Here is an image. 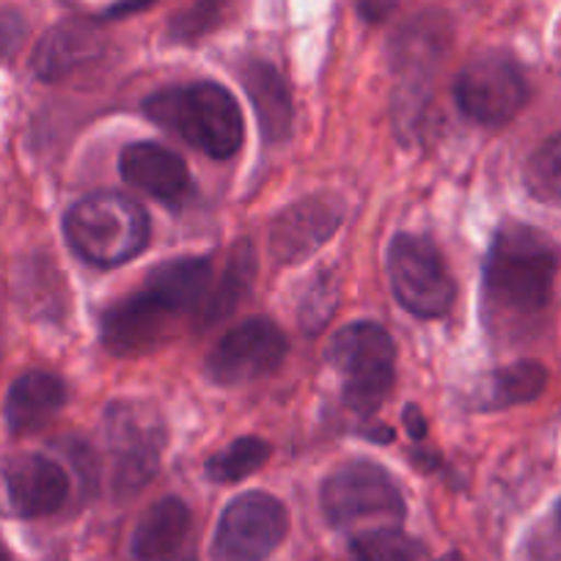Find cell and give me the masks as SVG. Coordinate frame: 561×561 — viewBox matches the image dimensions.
Returning a JSON list of instances; mask_svg holds the SVG:
<instances>
[{
  "label": "cell",
  "mask_w": 561,
  "mask_h": 561,
  "mask_svg": "<svg viewBox=\"0 0 561 561\" xmlns=\"http://www.w3.org/2000/svg\"><path fill=\"white\" fill-rule=\"evenodd\" d=\"M353 556L358 561H424V550L419 542L404 537L399 528L353 537Z\"/></svg>",
  "instance_id": "obj_24"
},
{
  "label": "cell",
  "mask_w": 561,
  "mask_h": 561,
  "mask_svg": "<svg viewBox=\"0 0 561 561\" xmlns=\"http://www.w3.org/2000/svg\"><path fill=\"white\" fill-rule=\"evenodd\" d=\"M105 50V36L94 23L67 20L47 31L34 50V72L47 83L69 78L80 67L91 64Z\"/></svg>",
  "instance_id": "obj_15"
},
{
  "label": "cell",
  "mask_w": 561,
  "mask_h": 561,
  "mask_svg": "<svg viewBox=\"0 0 561 561\" xmlns=\"http://www.w3.org/2000/svg\"><path fill=\"white\" fill-rule=\"evenodd\" d=\"M149 118L180 135L198 152L226 160L242 147V113L234 96L218 83L171 85L144 102Z\"/></svg>",
  "instance_id": "obj_2"
},
{
  "label": "cell",
  "mask_w": 561,
  "mask_h": 561,
  "mask_svg": "<svg viewBox=\"0 0 561 561\" xmlns=\"http://www.w3.org/2000/svg\"><path fill=\"white\" fill-rule=\"evenodd\" d=\"M67 404V386L53 371L31 369L12 382L3 404L7 427L12 435H28L47 427Z\"/></svg>",
  "instance_id": "obj_17"
},
{
  "label": "cell",
  "mask_w": 561,
  "mask_h": 561,
  "mask_svg": "<svg viewBox=\"0 0 561 561\" xmlns=\"http://www.w3.org/2000/svg\"><path fill=\"white\" fill-rule=\"evenodd\" d=\"M440 561H466V559H462V556H457V553H449V556H444Z\"/></svg>",
  "instance_id": "obj_30"
},
{
  "label": "cell",
  "mask_w": 561,
  "mask_h": 561,
  "mask_svg": "<svg viewBox=\"0 0 561 561\" xmlns=\"http://www.w3.org/2000/svg\"><path fill=\"white\" fill-rule=\"evenodd\" d=\"M333 306H336V293H333L331 280H317L311 293H306L304 304H300V320L306 322V328L317 331L322 322H328Z\"/></svg>",
  "instance_id": "obj_26"
},
{
  "label": "cell",
  "mask_w": 561,
  "mask_h": 561,
  "mask_svg": "<svg viewBox=\"0 0 561 561\" xmlns=\"http://www.w3.org/2000/svg\"><path fill=\"white\" fill-rule=\"evenodd\" d=\"M25 34H28V25L23 14L14 9H0V61H7L20 50Z\"/></svg>",
  "instance_id": "obj_27"
},
{
  "label": "cell",
  "mask_w": 561,
  "mask_h": 561,
  "mask_svg": "<svg viewBox=\"0 0 561 561\" xmlns=\"http://www.w3.org/2000/svg\"><path fill=\"white\" fill-rule=\"evenodd\" d=\"M526 191L542 204H561V133L548 138L537 152L528 158Z\"/></svg>",
  "instance_id": "obj_23"
},
{
  "label": "cell",
  "mask_w": 561,
  "mask_h": 561,
  "mask_svg": "<svg viewBox=\"0 0 561 561\" xmlns=\"http://www.w3.org/2000/svg\"><path fill=\"white\" fill-rule=\"evenodd\" d=\"M180 320L152 289H138L102 317V342L113 353L149 350L169 333L171 322Z\"/></svg>",
  "instance_id": "obj_13"
},
{
  "label": "cell",
  "mask_w": 561,
  "mask_h": 561,
  "mask_svg": "<svg viewBox=\"0 0 561 561\" xmlns=\"http://www.w3.org/2000/svg\"><path fill=\"white\" fill-rule=\"evenodd\" d=\"M122 176L138 191L176 204L191 193V174L185 160L160 144H133L122 152Z\"/></svg>",
  "instance_id": "obj_16"
},
{
  "label": "cell",
  "mask_w": 561,
  "mask_h": 561,
  "mask_svg": "<svg viewBox=\"0 0 561 561\" xmlns=\"http://www.w3.org/2000/svg\"><path fill=\"white\" fill-rule=\"evenodd\" d=\"M149 3H154V0H124L116 9H111V18H124V14L138 12V9H147Z\"/></svg>",
  "instance_id": "obj_29"
},
{
  "label": "cell",
  "mask_w": 561,
  "mask_h": 561,
  "mask_svg": "<svg viewBox=\"0 0 561 561\" xmlns=\"http://www.w3.org/2000/svg\"><path fill=\"white\" fill-rule=\"evenodd\" d=\"M399 0H360V14L369 23H382L397 9Z\"/></svg>",
  "instance_id": "obj_28"
},
{
  "label": "cell",
  "mask_w": 561,
  "mask_h": 561,
  "mask_svg": "<svg viewBox=\"0 0 561 561\" xmlns=\"http://www.w3.org/2000/svg\"><path fill=\"white\" fill-rule=\"evenodd\" d=\"M253 270L256 267H253L251 251H248V245H242L240 251L234 253V259L229 262V267L224 270V275L218 278V284L213 287V293H209L207 306H204V311H202L204 325H207V322L220 320V317H226L237 304H240V298L245 295L248 284H251V278H253Z\"/></svg>",
  "instance_id": "obj_21"
},
{
  "label": "cell",
  "mask_w": 561,
  "mask_h": 561,
  "mask_svg": "<svg viewBox=\"0 0 561 561\" xmlns=\"http://www.w3.org/2000/svg\"><path fill=\"white\" fill-rule=\"evenodd\" d=\"M287 531V506L270 493H245L231 501L220 517L213 561H267Z\"/></svg>",
  "instance_id": "obj_9"
},
{
  "label": "cell",
  "mask_w": 561,
  "mask_h": 561,
  "mask_svg": "<svg viewBox=\"0 0 561 561\" xmlns=\"http://www.w3.org/2000/svg\"><path fill=\"white\" fill-rule=\"evenodd\" d=\"M388 275L399 304L415 317H444L455 304V278L438 248L424 237L397 234L388 248Z\"/></svg>",
  "instance_id": "obj_7"
},
{
  "label": "cell",
  "mask_w": 561,
  "mask_h": 561,
  "mask_svg": "<svg viewBox=\"0 0 561 561\" xmlns=\"http://www.w3.org/2000/svg\"><path fill=\"white\" fill-rule=\"evenodd\" d=\"M270 457V446L264 444L262 438H240L234 440V444L226 446L224 451H218V455L209 457L207 462V477L213 479V482H240V479H245L248 473L259 471V468L267 462Z\"/></svg>",
  "instance_id": "obj_22"
},
{
  "label": "cell",
  "mask_w": 561,
  "mask_h": 561,
  "mask_svg": "<svg viewBox=\"0 0 561 561\" xmlns=\"http://www.w3.org/2000/svg\"><path fill=\"white\" fill-rule=\"evenodd\" d=\"M231 0H193L185 12L171 20L169 36L174 42H198L220 25L229 12Z\"/></svg>",
  "instance_id": "obj_25"
},
{
  "label": "cell",
  "mask_w": 561,
  "mask_h": 561,
  "mask_svg": "<svg viewBox=\"0 0 561 561\" xmlns=\"http://www.w3.org/2000/svg\"><path fill=\"white\" fill-rule=\"evenodd\" d=\"M342 224V204L328 196L295 202L270 226V253L284 264H295L325 245Z\"/></svg>",
  "instance_id": "obj_12"
},
{
  "label": "cell",
  "mask_w": 561,
  "mask_h": 561,
  "mask_svg": "<svg viewBox=\"0 0 561 561\" xmlns=\"http://www.w3.org/2000/svg\"><path fill=\"white\" fill-rule=\"evenodd\" d=\"M322 510L331 526L355 537L397 528L404 517V499L386 468L375 462H347L322 484Z\"/></svg>",
  "instance_id": "obj_4"
},
{
  "label": "cell",
  "mask_w": 561,
  "mask_h": 561,
  "mask_svg": "<svg viewBox=\"0 0 561 561\" xmlns=\"http://www.w3.org/2000/svg\"><path fill=\"white\" fill-rule=\"evenodd\" d=\"M215 267L209 259H174L147 275L144 287L152 289L176 317L202 314L213 293Z\"/></svg>",
  "instance_id": "obj_18"
},
{
  "label": "cell",
  "mask_w": 561,
  "mask_h": 561,
  "mask_svg": "<svg viewBox=\"0 0 561 561\" xmlns=\"http://www.w3.org/2000/svg\"><path fill=\"white\" fill-rule=\"evenodd\" d=\"M556 523H559V528H561V506H559V512H556Z\"/></svg>",
  "instance_id": "obj_31"
},
{
  "label": "cell",
  "mask_w": 561,
  "mask_h": 561,
  "mask_svg": "<svg viewBox=\"0 0 561 561\" xmlns=\"http://www.w3.org/2000/svg\"><path fill=\"white\" fill-rule=\"evenodd\" d=\"M559 256L542 231L510 224L495 234L484 264V322L499 336H520L548 309Z\"/></svg>",
  "instance_id": "obj_1"
},
{
  "label": "cell",
  "mask_w": 561,
  "mask_h": 561,
  "mask_svg": "<svg viewBox=\"0 0 561 561\" xmlns=\"http://www.w3.org/2000/svg\"><path fill=\"white\" fill-rule=\"evenodd\" d=\"M548 382V371L537 360H517V364L506 366V369L495 371L493 382H490V402L488 408H512V404H523L537 399L545 391Z\"/></svg>",
  "instance_id": "obj_20"
},
{
  "label": "cell",
  "mask_w": 561,
  "mask_h": 561,
  "mask_svg": "<svg viewBox=\"0 0 561 561\" xmlns=\"http://www.w3.org/2000/svg\"><path fill=\"white\" fill-rule=\"evenodd\" d=\"M72 251L96 267H116L138 256L149 242V218L138 202L122 193H94L64 218Z\"/></svg>",
  "instance_id": "obj_3"
},
{
  "label": "cell",
  "mask_w": 561,
  "mask_h": 561,
  "mask_svg": "<svg viewBox=\"0 0 561 561\" xmlns=\"http://www.w3.org/2000/svg\"><path fill=\"white\" fill-rule=\"evenodd\" d=\"M0 561H9V559H7V553H3V550H0Z\"/></svg>",
  "instance_id": "obj_32"
},
{
  "label": "cell",
  "mask_w": 561,
  "mask_h": 561,
  "mask_svg": "<svg viewBox=\"0 0 561 561\" xmlns=\"http://www.w3.org/2000/svg\"><path fill=\"white\" fill-rule=\"evenodd\" d=\"M105 438L116 457V493H138L160 466V451L165 446L163 419L152 404L118 399L105 410Z\"/></svg>",
  "instance_id": "obj_6"
},
{
  "label": "cell",
  "mask_w": 561,
  "mask_h": 561,
  "mask_svg": "<svg viewBox=\"0 0 561 561\" xmlns=\"http://www.w3.org/2000/svg\"><path fill=\"white\" fill-rule=\"evenodd\" d=\"M3 499L18 517L56 515L69 495V479L56 460L45 455H20L3 466Z\"/></svg>",
  "instance_id": "obj_11"
},
{
  "label": "cell",
  "mask_w": 561,
  "mask_h": 561,
  "mask_svg": "<svg viewBox=\"0 0 561 561\" xmlns=\"http://www.w3.org/2000/svg\"><path fill=\"white\" fill-rule=\"evenodd\" d=\"M328 360L344 382V402L360 413H371L386 402L393 386L397 347L386 328L375 322H353L333 336Z\"/></svg>",
  "instance_id": "obj_5"
},
{
  "label": "cell",
  "mask_w": 561,
  "mask_h": 561,
  "mask_svg": "<svg viewBox=\"0 0 561 561\" xmlns=\"http://www.w3.org/2000/svg\"><path fill=\"white\" fill-rule=\"evenodd\" d=\"M287 358V336L264 317L231 328L207 358V375L218 386H245L280 366Z\"/></svg>",
  "instance_id": "obj_10"
},
{
  "label": "cell",
  "mask_w": 561,
  "mask_h": 561,
  "mask_svg": "<svg viewBox=\"0 0 561 561\" xmlns=\"http://www.w3.org/2000/svg\"><path fill=\"white\" fill-rule=\"evenodd\" d=\"M455 96L468 118L488 127H501L523 111L528 100V83L510 56L482 53L457 75Z\"/></svg>",
  "instance_id": "obj_8"
},
{
  "label": "cell",
  "mask_w": 561,
  "mask_h": 561,
  "mask_svg": "<svg viewBox=\"0 0 561 561\" xmlns=\"http://www.w3.org/2000/svg\"><path fill=\"white\" fill-rule=\"evenodd\" d=\"M135 561H193V515L182 499H160L149 506L133 531Z\"/></svg>",
  "instance_id": "obj_14"
},
{
  "label": "cell",
  "mask_w": 561,
  "mask_h": 561,
  "mask_svg": "<svg viewBox=\"0 0 561 561\" xmlns=\"http://www.w3.org/2000/svg\"><path fill=\"white\" fill-rule=\"evenodd\" d=\"M240 78L248 91V100L256 111L264 138L270 144L287 138L289 129H293V94H289L287 80L280 78L273 64L259 61V58L242 64Z\"/></svg>",
  "instance_id": "obj_19"
}]
</instances>
